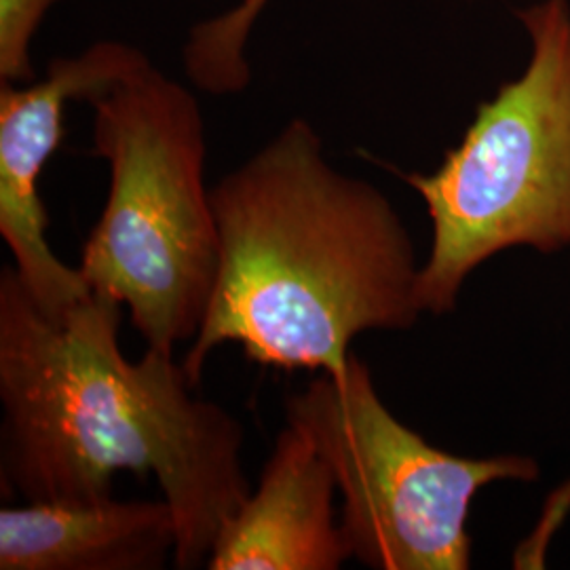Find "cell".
I'll return each mask as SVG.
<instances>
[{
	"label": "cell",
	"mask_w": 570,
	"mask_h": 570,
	"mask_svg": "<svg viewBox=\"0 0 570 570\" xmlns=\"http://www.w3.org/2000/svg\"><path fill=\"white\" fill-rule=\"evenodd\" d=\"M285 419L320 450L343 494L351 558L376 570H468L475 494L494 482H534L530 456L471 459L435 449L397 421L351 353L346 366L287 395Z\"/></svg>",
	"instance_id": "obj_5"
},
{
	"label": "cell",
	"mask_w": 570,
	"mask_h": 570,
	"mask_svg": "<svg viewBox=\"0 0 570 570\" xmlns=\"http://www.w3.org/2000/svg\"><path fill=\"white\" fill-rule=\"evenodd\" d=\"M530 39L522 77L480 104L433 174H400L428 205L423 313L454 311L469 275L499 252L570 247V0L518 13Z\"/></svg>",
	"instance_id": "obj_4"
},
{
	"label": "cell",
	"mask_w": 570,
	"mask_h": 570,
	"mask_svg": "<svg viewBox=\"0 0 570 570\" xmlns=\"http://www.w3.org/2000/svg\"><path fill=\"white\" fill-rule=\"evenodd\" d=\"M176 546V518L165 499L0 510V570H159Z\"/></svg>",
	"instance_id": "obj_8"
},
{
	"label": "cell",
	"mask_w": 570,
	"mask_h": 570,
	"mask_svg": "<svg viewBox=\"0 0 570 570\" xmlns=\"http://www.w3.org/2000/svg\"><path fill=\"white\" fill-rule=\"evenodd\" d=\"M148 63L122 42H98L79 58L49 63L39 82L0 87V235L32 303L51 320L82 303L91 289L81 268L63 265L47 242L39 180L63 138L70 100H91Z\"/></svg>",
	"instance_id": "obj_6"
},
{
	"label": "cell",
	"mask_w": 570,
	"mask_h": 570,
	"mask_svg": "<svg viewBox=\"0 0 570 570\" xmlns=\"http://www.w3.org/2000/svg\"><path fill=\"white\" fill-rule=\"evenodd\" d=\"M122 306L89 294L51 320L0 271V487L23 503L110 499L117 471L153 473L174 511V564L199 569L249 497L245 429L193 395L174 355L119 346Z\"/></svg>",
	"instance_id": "obj_1"
},
{
	"label": "cell",
	"mask_w": 570,
	"mask_h": 570,
	"mask_svg": "<svg viewBox=\"0 0 570 570\" xmlns=\"http://www.w3.org/2000/svg\"><path fill=\"white\" fill-rule=\"evenodd\" d=\"M218 279L183 366L199 385L226 343L263 366H346L370 330L419 322V271L406 225L374 184L334 169L305 119L284 129L212 190Z\"/></svg>",
	"instance_id": "obj_2"
},
{
	"label": "cell",
	"mask_w": 570,
	"mask_h": 570,
	"mask_svg": "<svg viewBox=\"0 0 570 570\" xmlns=\"http://www.w3.org/2000/svg\"><path fill=\"white\" fill-rule=\"evenodd\" d=\"M89 104L110 188L79 268L127 306L148 348L174 355L204 326L220 265L199 104L150 61Z\"/></svg>",
	"instance_id": "obj_3"
},
{
	"label": "cell",
	"mask_w": 570,
	"mask_h": 570,
	"mask_svg": "<svg viewBox=\"0 0 570 570\" xmlns=\"http://www.w3.org/2000/svg\"><path fill=\"white\" fill-rule=\"evenodd\" d=\"M266 4L268 0H242L220 18L195 26L184 47V66L190 81L216 96L244 91L249 85L245 45Z\"/></svg>",
	"instance_id": "obj_9"
},
{
	"label": "cell",
	"mask_w": 570,
	"mask_h": 570,
	"mask_svg": "<svg viewBox=\"0 0 570 570\" xmlns=\"http://www.w3.org/2000/svg\"><path fill=\"white\" fill-rule=\"evenodd\" d=\"M336 482L305 433L285 425L256 492L228 515L207 558L209 570H336L351 560Z\"/></svg>",
	"instance_id": "obj_7"
},
{
	"label": "cell",
	"mask_w": 570,
	"mask_h": 570,
	"mask_svg": "<svg viewBox=\"0 0 570 570\" xmlns=\"http://www.w3.org/2000/svg\"><path fill=\"white\" fill-rule=\"evenodd\" d=\"M56 0H0V79L2 82H30V41L42 16Z\"/></svg>",
	"instance_id": "obj_10"
}]
</instances>
